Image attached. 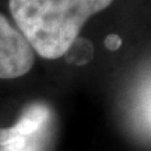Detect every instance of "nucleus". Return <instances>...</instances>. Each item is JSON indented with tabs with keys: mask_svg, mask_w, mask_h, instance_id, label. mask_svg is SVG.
I'll return each mask as SVG.
<instances>
[{
	"mask_svg": "<svg viewBox=\"0 0 151 151\" xmlns=\"http://www.w3.org/2000/svg\"><path fill=\"white\" fill-rule=\"evenodd\" d=\"M113 0H10V13L20 32L39 56L59 59L78 38L92 16Z\"/></svg>",
	"mask_w": 151,
	"mask_h": 151,
	"instance_id": "nucleus-1",
	"label": "nucleus"
},
{
	"mask_svg": "<svg viewBox=\"0 0 151 151\" xmlns=\"http://www.w3.org/2000/svg\"><path fill=\"white\" fill-rule=\"evenodd\" d=\"M53 134V112L46 104H29L11 127L0 129V151H46Z\"/></svg>",
	"mask_w": 151,
	"mask_h": 151,
	"instance_id": "nucleus-2",
	"label": "nucleus"
},
{
	"mask_svg": "<svg viewBox=\"0 0 151 151\" xmlns=\"http://www.w3.org/2000/svg\"><path fill=\"white\" fill-rule=\"evenodd\" d=\"M35 58L28 41L0 14V78L11 80L27 74Z\"/></svg>",
	"mask_w": 151,
	"mask_h": 151,
	"instance_id": "nucleus-3",
	"label": "nucleus"
},
{
	"mask_svg": "<svg viewBox=\"0 0 151 151\" xmlns=\"http://www.w3.org/2000/svg\"><path fill=\"white\" fill-rule=\"evenodd\" d=\"M65 56L67 63H71L76 66L86 65L94 56V48H92L91 42L78 37L77 39H74V42L70 45V48L67 49Z\"/></svg>",
	"mask_w": 151,
	"mask_h": 151,
	"instance_id": "nucleus-4",
	"label": "nucleus"
},
{
	"mask_svg": "<svg viewBox=\"0 0 151 151\" xmlns=\"http://www.w3.org/2000/svg\"><path fill=\"white\" fill-rule=\"evenodd\" d=\"M105 46L109 50H118L122 46V38L116 34H111L105 38Z\"/></svg>",
	"mask_w": 151,
	"mask_h": 151,
	"instance_id": "nucleus-5",
	"label": "nucleus"
}]
</instances>
